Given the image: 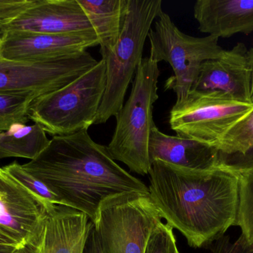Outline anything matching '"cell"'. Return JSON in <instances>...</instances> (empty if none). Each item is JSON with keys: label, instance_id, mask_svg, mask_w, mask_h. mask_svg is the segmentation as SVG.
I'll use <instances>...</instances> for the list:
<instances>
[{"label": "cell", "instance_id": "1", "mask_svg": "<svg viewBox=\"0 0 253 253\" xmlns=\"http://www.w3.org/2000/svg\"><path fill=\"white\" fill-rule=\"evenodd\" d=\"M148 175L152 202L191 248L206 247L236 226L239 174L220 166L196 171L156 160Z\"/></svg>", "mask_w": 253, "mask_h": 253}, {"label": "cell", "instance_id": "2", "mask_svg": "<svg viewBox=\"0 0 253 253\" xmlns=\"http://www.w3.org/2000/svg\"><path fill=\"white\" fill-rule=\"evenodd\" d=\"M22 166L45 184L62 206L83 212L93 224L108 199L149 194L148 187L117 163L108 147L95 142L87 130L53 137L37 158Z\"/></svg>", "mask_w": 253, "mask_h": 253}, {"label": "cell", "instance_id": "3", "mask_svg": "<svg viewBox=\"0 0 253 253\" xmlns=\"http://www.w3.org/2000/svg\"><path fill=\"white\" fill-rule=\"evenodd\" d=\"M162 10L161 0H126L117 45L112 51H99L106 65V89L94 125L117 117L129 83L142 61L144 44L152 25Z\"/></svg>", "mask_w": 253, "mask_h": 253}, {"label": "cell", "instance_id": "4", "mask_svg": "<svg viewBox=\"0 0 253 253\" xmlns=\"http://www.w3.org/2000/svg\"><path fill=\"white\" fill-rule=\"evenodd\" d=\"M158 62L143 58L134 77L132 90L126 103L117 114V126L108 146L111 157L125 163L131 171L148 175L151 163L148 147L153 121V104L159 99Z\"/></svg>", "mask_w": 253, "mask_h": 253}, {"label": "cell", "instance_id": "5", "mask_svg": "<svg viewBox=\"0 0 253 253\" xmlns=\"http://www.w3.org/2000/svg\"><path fill=\"white\" fill-rule=\"evenodd\" d=\"M106 83V65L101 59L62 89L36 98L30 105V120L53 137L88 130L95 124Z\"/></svg>", "mask_w": 253, "mask_h": 253}, {"label": "cell", "instance_id": "6", "mask_svg": "<svg viewBox=\"0 0 253 253\" xmlns=\"http://www.w3.org/2000/svg\"><path fill=\"white\" fill-rule=\"evenodd\" d=\"M147 38L150 44V57L156 62H168L173 76L166 81V89H172L176 102L187 98L193 89L201 65L205 61L220 57L225 49L217 37H192L178 29L168 13L162 11L155 21Z\"/></svg>", "mask_w": 253, "mask_h": 253}, {"label": "cell", "instance_id": "7", "mask_svg": "<svg viewBox=\"0 0 253 253\" xmlns=\"http://www.w3.org/2000/svg\"><path fill=\"white\" fill-rule=\"evenodd\" d=\"M253 111V102L221 92L192 90L169 113L170 128L177 136L210 147L217 145L236 123Z\"/></svg>", "mask_w": 253, "mask_h": 253}, {"label": "cell", "instance_id": "8", "mask_svg": "<svg viewBox=\"0 0 253 253\" xmlns=\"http://www.w3.org/2000/svg\"><path fill=\"white\" fill-rule=\"evenodd\" d=\"M162 219L150 195L129 193L106 201L93 224L102 253H144Z\"/></svg>", "mask_w": 253, "mask_h": 253}, {"label": "cell", "instance_id": "9", "mask_svg": "<svg viewBox=\"0 0 253 253\" xmlns=\"http://www.w3.org/2000/svg\"><path fill=\"white\" fill-rule=\"evenodd\" d=\"M88 51L38 62H20L0 56V94L37 98L62 89L98 63Z\"/></svg>", "mask_w": 253, "mask_h": 253}, {"label": "cell", "instance_id": "10", "mask_svg": "<svg viewBox=\"0 0 253 253\" xmlns=\"http://www.w3.org/2000/svg\"><path fill=\"white\" fill-rule=\"evenodd\" d=\"M99 46L94 31L50 34L24 31L0 33V56L20 62H38Z\"/></svg>", "mask_w": 253, "mask_h": 253}, {"label": "cell", "instance_id": "11", "mask_svg": "<svg viewBox=\"0 0 253 253\" xmlns=\"http://www.w3.org/2000/svg\"><path fill=\"white\" fill-rule=\"evenodd\" d=\"M47 212L37 198L0 167V232L17 245L31 242Z\"/></svg>", "mask_w": 253, "mask_h": 253}, {"label": "cell", "instance_id": "12", "mask_svg": "<svg viewBox=\"0 0 253 253\" xmlns=\"http://www.w3.org/2000/svg\"><path fill=\"white\" fill-rule=\"evenodd\" d=\"M90 222L83 212L57 205L46 215L37 236L16 253H83Z\"/></svg>", "mask_w": 253, "mask_h": 253}, {"label": "cell", "instance_id": "13", "mask_svg": "<svg viewBox=\"0 0 253 253\" xmlns=\"http://www.w3.org/2000/svg\"><path fill=\"white\" fill-rule=\"evenodd\" d=\"M248 51L244 43H239L233 49L224 50L220 57L204 62L192 90L221 92L253 102Z\"/></svg>", "mask_w": 253, "mask_h": 253}, {"label": "cell", "instance_id": "14", "mask_svg": "<svg viewBox=\"0 0 253 253\" xmlns=\"http://www.w3.org/2000/svg\"><path fill=\"white\" fill-rule=\"evenodd\" d=\"M93 31L77 0H37L19 18L0 30L64 34Z\"/></svg>", "mask_w": 253, "mask_h": 253}, {"label": "cell", "instance_id": "15", "mask_svg": "<svg viewBox=\"0 0 253 253\" xmlns=\"http://www.w3.org/2000/svg\"><path fill=\"white\" fill-rule=\"evenodd\" d=\"M193 15L199 31L208 36L227 38L253 32V0H198Z\"/></svg>", "mask_w": 253, "mask_h": 253}, {"label": "cell", "instance_id": "16", "mask_svg": "<svg viewBox=\"0 0 253 253\" xmlns=\"http://www.w3.org/2000/svg\"><path fill=\"white\" fill-rule=\"evenodd\" d=\"M148 152L151 165L160 160L191 170L218 167V154L214 147L189 138L166 135L156 126L150 132Z\"/></svg>", "mask_w": 253, "mask_h": 253}, {"label": "cell", "instance_id": "17", "mask_svg": "<svg viewBox=\"0 0 253 253\" xmlns=\"http://www.w3.org/2000/svg\"><path fill=\"white\" fill-rule=\"evenodd\" d=\"M218 166L235 173L253 171V111L233 126L215 147Z\"/></svg>", "mask_w": 253, "mask_h": 253}, {"label": "cell", "instance_id": "18", "mask_svg": "<svg viewBox=\"0 0 253 253\" xmlns=\"http://www.w3.org/2000/svg\"><path fill=\"white\" fill-rule=\"evenodd\" d=\"M99 40V51H112L117 45L126 0H77Z\"/></svg>", "mask_w": 253, "mask_h": 253}, {"label": "cell", "instance_id": "19", "mask_svg": "<svg viewBox=\"0 0 253 253\" xmlns=\"http://www.w3.org/2000/svg\"><path fill=\"white\" fill-rule=\"evenodd\" d=\"M44 129L37 124H16L0 132V160L7 157L37 158L50 144Z\"/></svg>", "mask_w": 253, "mask_h": 253}, {"label": "cell", "instance_id": "20", "mask_svg": "<svg viewBox=\"0 0 253 253\" xmlns=\"http://www.w3.org/2000/svg\"><path fill=\"white\" fill-rule=\"evenodd\" d=\"M239 206L236 225L242 230L241 239L253 244V171L239 173Z\"/></svg>", "mask_w": 253, "mask_h": 253}, {"label": "cell", "instance_id": "21", "mask_svg": "<svg viewBox=\"0 0 253 253\" xmlns=\"http://www.w3.org/2000/svg\"><path fill=\"white\" fill-rule=\"evenodd\" d=\"M36 98L30 95L0 94V132L30 120L29 108Z\"/></svg>", "mask_w": 253, "mask_h": 253}, {"label": "cell", "instance_id": "22", "mask_svg": "<svg viewBox=\"0 0 253 253\" xmlns=\"http://www.w3.org/2000/svg\"><path fill=\"white\" fill-rule=\"evenodd\" d=\"M2 169L9 175L26 187L27 190L37 198L47 213L53 210L57 205H62L59 198L52 193L45 184L26 172L22 168V165L17 162L15 161L4 166Z\"/></svg>", "mask_w": 253, "mask_h": 253}, {"label": "cell", "instance_id": "23", "mask_svg": "<svg viewBox=\"0 0 253 253\" xmlns=\"http://www.w3.org/2000/svg\"><path fill=\"white\" fill-rule=\"evenodd\" d=\"M173 228L168 223L161 222L153 230L144 253H178Z\"/></svg>", "mask_w": 253, "mask_h": 253}, {"label": "cell", "instance_id": "24", "mask_svg": "<svg viewBox=\"0 0 253 253\" xmlns=\"http://www.w3.org/2000/svg\"><path fill=\"white\" fill-rule=\"evenodd\" d=\"M37 0H0V30L19 18Z\"/></svg>", "mask_w": 253, "mask_h": 253}, {"label": "cell", "instance_id": "25", "mask_svg": "<svg viewBox=\"0 0 253 253\" xmlns=\"http://www.w3.org/2000/svg\"><path fill=\"white\" fill-rule=\"evenodd\" d=\"M83 253H102L99 239L95 230L94 224L90 221L88 234Z\"/></svg>", "mask_w": 253, "mask_h": 253}, {"label": "cell", "instance_id": "26", "mask_svg": "<svg viewBox=\"0 0 253 253\" xmlns=\"http://www.w3.org/2000/svg\"><path fill=\"white\" fill-rule=\"evenodd\" d=\"M248 58L251 71V101L253 102V44L248 51Z\"/></svg>", "mask_w": 253, "mask_h": 253}, {"label": "cell", "instance_id": "27", "mask_svg": "<svg viewBox=\"0 0 253 253\" xmlns=\"http://www.w3.org/2000/svg\"><path fill=\"white\" fill-rule=\"evenodd\" d=\"M0 245H4V246H12L18 248L17 245L13 242L10 238L6 236L0 232Z\"/></svg>", "mask_w": 253, "mask_h": 253}, {"label": "cell", "instance_id": "28", "mask_svg": "<svg viewBox=\"0 0 253 253\" xmlns=\"http://www.w3.org/2000/svg\"><path fill=\"white\" fill-rule=\"evenodd\" d=\"M18 248L12 246L0 245V253H16Z\"/></svg>", "mask_w": 253, "mask_h": 253}, {"label": "cell", "instance_id": "29", "mask_svg": "<svg viewBox=\"0 0 253 253\" xmlns=\"http://www.w3.org/2000/svg\"><path fill=\"white\" fill-rule=\"evenodd\" d=\"M242 253H253V244L252 245L246 246L245 251Z\"/></svg>", "mask_w": 253, "mask_h": 253}, {"label": "cell", "instance_id": "30", "mask_svg": "<svg viewBox=\"0 0 253 253\" xmlns=\"http://www.w3.org/2000/svg\"><path fill=\"white\" fill-rule=\"evenodd\" d=\"M178 253H179V251H178Z\"/></svg>", "mask_w": 253, "mask_h": 253}]
</instances>
